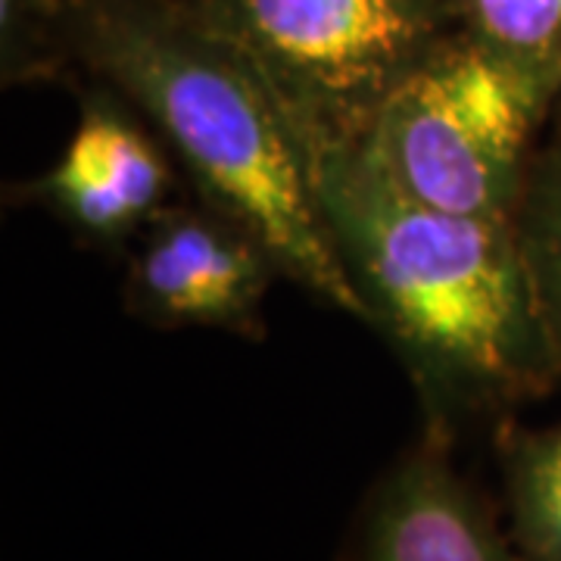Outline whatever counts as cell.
<instances>
[{
	"label": "cell",
	"mask_w": 561,
	"mask_h": 561,
	"mask_svg": "<svg viewBox=\"0 0 561 561\" xmlns=\"http://www.w3.org/2000/svg\"><path fill=\"white\" fill-rule=\"evenodd\" d=\"M306 169L368 324L397 346L431 431L502 415L561 381L515 219L415 201L362 144L328 147Z\"/></svg>",
	"instance_id": "1"
},
{
	"label": "cell",
	"mask_w": 561,
	"mask_h": 561,
	"mask_svg": "<svg viewBox=\"0 0 561 561\" xmlns=\"http://www.w3.org/2000/svg\"><path fill=\"white\" fill-rule=\"evenodd\" d=\"M81 57L160 135L197 201L256 234L280 275L368 321L321 219L300 147L268 88L201 16L106 0L81 22Z\"/></svg>",
	"instance_id": "2"
},
{
	"label": "cell",
	"mask_w": 561,
	"mask_h": 561,
	"mask_svg": "<svg viewBox=\"0 0 561 561\" xmlns=\"http://www.w3.org/2000/svg\"><path fill=\"white\" fill-rule=\"evenodd\" d=\"M194 13L250 62L306 162L362 144L446 38L437 0H203Z\"/></svg>",
	"instance_id": "3"
},
{
	"label": "cell",
	"mask_w": 561,
	"mask_h": 561,
	"mask_svg": "<svg viewBox=\"0 0 561 561\" xmlns=\"http://www.w3.org/2000/svg\"><path fill=\"white\" fill-rule=\"evenodd\" d=\"M556 103L471 35L443 38L400 81L362 147L443 213L515 219L537 131Z\"/></svg>",
	"instance_id": "4"
},
{
	"label": "cell",
	"mask_w": 561,
	"mask_h": 561,
	"mask_svg": "<svg viewBox=\"0 0 561 561\" xmlns=\"http://www.w3.org/2000/svg\"><path fill=\"white\" fill-rule=\"evenodd\" d=\"M278 262L256 234L197 201L165 206L138 234L125 300L157 328H219L256 334Z\"/></svg>",
	"instance_id": "5"
},
{
	"label": "cell",
	"mask_w": 561,
	"mask_h": 561,
	"mask_svg": "<svg viewBox=\"0 0 561 561\" xmlns=\"http://www.w3.org/2000/svg\"><path fill=\"white\" fill-rule=\"evenodd\" d=\"M172 191L175 160L160 135L116 91H91L60 160L22 194L84 241L113 247L138 238Z\"/></svg>",
	"instance_id": "6"
},
{
	"label": "cell",
	"mask_w": 561,
	"mask_h": 561,
	"mask_svg": "<svg viewBox=\"0 0 561 561\" xmlns=\"http://www.w3.org/2000/svg\"><path fill=\"white\" fill-rule=\"evenodd\" d=\"M449 437L424 427L365 515L359 561H530L449 459Z\"/></svg>",
	"instance_id": "7"
},
{
	"label": "cell",
	"mask_w": 561,
	"mask_h": 561,
	"mask_svg": "<svg viewBox=\"0 0 561 561\" xmlns=\"http://www.w3.org/2000/svg\"><path fill=\"white\" fill-rule=\"evenodd\" d=\"M500 465L515 546L530 561H561V421L537 431L505 421Z\"/></svg>",
	"instance_id": "8"
},
{
	"label": "cell",
	"mask_w": 561,
	"mask_h": 561,
	"mask_svg": "<svg viewBox=\"0 0 561 561\" xmlns=\"http://www.w3.org/2000/svg\"><path fill=\"white\" fill-rule=\"evenodd\" d=\"M465 35L561 101V0H456Z\"/></svg>",
	"instance_id": "9"
},
{
	"label": "cell",
	"mask_w": 561,
	"mask_h": 561,
	"mask_svg": "<svg viewBox=\"0 0 561 561\" xmlns=\"http://www.w3.org/2000/svg\"><path fill=\"white\" fill-rule=\"evenodd\" d=\"M515 231L561 375V135L530 160Z\"/></svg>",
	"instance_id": "10"
}]
</instances>
